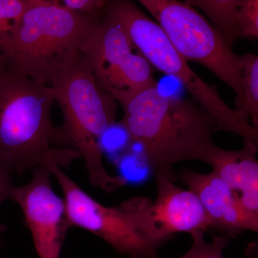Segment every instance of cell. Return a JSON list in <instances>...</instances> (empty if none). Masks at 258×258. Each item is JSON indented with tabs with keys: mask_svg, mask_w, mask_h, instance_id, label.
<instances>
[{
	"mask_svg": "<svg viewBox=\"0 0 258 258\" xmlns=\"http://www.w3.org/2000/svg\"><path fill=\"white\" fill-rule=\"evenodd\" d=\"M53 91L9 68L0 82V161L18 174L55 163L69 166L81 157L62 127L54 125Z\"/></svg>",
	"mask_w": 258,
	"mask_h": 258,
	"instance_id": "6da1fadb",
	"label": "cell"
},
{
	"mask_svg": "<svg viewBox=\"0 0 258 258\" xmlns=\"http://www.w3.org/2000/svg\"><path fill=\"white\" fill-rule=\"evenodd\" d=\"M121 124L133 142L142 147L154 173L171 171L182 161H200L212 144L218 123L193 100L148 88L120 105Z\"/></svg>",
	"mask_w": 258,
	"mask_h": 258,
	"instance_id": "7a4b0ae2",
	"label": "cell"
},
{
	"mask_svg": "<svg viewBox=\"0 0 258 258\" xmlns=\"http://www.w3.org/2000/svg\"><path fill=\"white\" fill-rule=\"evenodd\" d=\"M101 19L66 9L59 1L38 0L0 44L1 54L10 69L48 86L51 76L79 55Z\"/></svg>",
	"mask_w": 258,
	"mask_h": 258,
	"instance_id": "3957f363",
	"label": "cell"
},
{
	"mask_svg": "<svg viewBox=\"0 0 258 258\" xmlns=\"http://www.w3.org/2000/svg\"><path fill=\"white\" fill-rule=\"evenodd\" d=\"M48 86L63 115L64 134L86 162L93 186L112 193L125 180L108 174L99 140L114 124L116 101L101 89L84 56L79 55L51 76Z\"/></svg>",
	"mask_w": 258,
	"mask_h": 258,
	"instance_id": "277c9868",
	"label": "cell"
},
{
	"mask_svg": "<svg viewBox=\"0 0 258 258\" xmlns=\"http://www.w3.org/2000/svg\"><path fill=\"white\" fill-rule=\"evenodd\" d=\"M106 12L121 24L152 68L177 79L193 101L215 117L218 132L235 134L258 146V131L252 126L249 117L241 110L230 108L216 86L205 82L190 68L157 22L128 0L108 1Z\"/></svg>",
	"mask_w": 258,
	"mask_h": 258,
	"instance_id": "5b68a950",
	"label": "cell"
},
{
	"mask_svg": "<svg viewBox=\"0 0 258 258\" xmlns=\"http://www.w3.org/2000/svg\"><path fill=\"white\" fill-rule=\"evenodd\" d=\"M186 61L203 64L235 93L236 109L243 103L242 56L235 54L198 10L176 0H139Z\"/></svg>",
	"mask_w": 258,
	"mask_h": 258,
	"instance_id": "8992f818",
	"label": "cell"
},
{
	"mask_svg": "<svg viewBox=\"0 0 258 258\" xmlns=\"http://www.w3.org/2000/svg\"><path fill=\"white\" fill-rule=\"evenodd\" d=\"M80 52L99 87L120 105L158 86L152 66L106 10Z\"/></svg>",
	"mask_w": 258,
	"mask_h": 258,
	"instance_id": "52a82bcc",
	"label": "cell"
},
{
	"mask_svg": "<svg viewBox=\"0 0 258 258\" xmlns=\"http://www.w3.org/2000/svg\"><path fill=\"white\" fill-rule=\"evenodd\" d=\"M157 197L155 201L134 197L120 204L132 219L140 235L158 251L178 232L213 228L198 197L176 186L171 171L155 173Z\"/></svg>",
	"mask_w": 258,
	"mask_h": 258,
	"instance_id": "ba28073f",
	"label": "cell"
},
{
	"mask_svg": "<svg viewBox=\"0 0 258 258\" xmlns=\"http://www.w3.org/2000/svg\"><path fill=\"white\" fill-rule=\"evenodd\" d=\"M45 167L54 175L64 194L66 218L71 227L89 231L116 252L140 258H158V251L146 242L123 209L108 208L83 191L55 163Z\"/></svg>",
	"mask_w": 258,
	"mask_h": 258,
	"instance_id": "9c48e42d",
	"label": "cell"
},
{
	"mask_svg": "<svg viewBox=\"0 0 258 258\" xmlns=\"http://www.w3.org/2000/svg\"><path fill=\"white\" fill-rule=\"evenodd\" d=\"M50 175L45 166H36L31 181L13 186L10 198L23 210L40 258H60L70 228L64 200L52 189Z\"/></svg>",
	"mask_w": 258,
	"mask_h": 258,
	"instance_id": "30bf717a",
	"label": "cell"
},
{
	"mask_svg": "<svg viewBox=\"0 0 258 258\" xmlns=\"http://www.w3.org/2000/svg\"><path fill=\"white\" fill-rule=\"evenodd\" d=\"M179 176L198 197L211 220L213 229L232 237L243 231L257 232V220L244 211L237 195L213 171L201 174L184 169L180 171Z\"/></svg>",
	"mask_w": 258,
	"mask_h": 258,
	"instance_id": "8fae6325",
	"label": "cell"
},
{
	"mask_svg": "<svg viewBox=\"0 0 258 258\" xmlns=\"http://www.w3.org/2000/svg\"><path fill=\"white\" fill-rule=\"evenodd\" d=\"M257 151L258 146L247 140L237 151L225 150L213 144L200 161L212 166V171L237 195L244 211L258 221Z\"/></svg>",
	"mask_w": 258,
	"mask_h": 258,
	"instance_id": "7c38bea8",
	"label": "cell"
},
{
	"mask_svg": "<svg viewBox=\"0 0 258 258\" xmlns=\"http://www.w3.org/2000/svg\"><path fill=\"white\" fill-rule=\"evenodd\" d=\"M242 0H186L184 3L201 10L229 46L242 39L240 10Z\"/></svg>",
	"mask_w": 258,
	"mask_h": 258,
	"instance_id": "4fadbf2b",
	"label": "cell"
},
{
	"mask_svg": "<svg viewBox=\"0 0 258 258\" xmlns=\"http://www.w3.org/2000/svg\"><path fill=\"white\" fill-rule=\"evenodd\" d=\"M242 88L243 103L241 111L249 117L252 126L258 131V56H242Z\"/></svg>",
	"mask_w": 258,
	"mask_h": 258,
	"instance_id": "5bb4252c",
	"label": "cell"
},
{
	"mask_svg": "<svg viewBox=\"0 0 258 258\" xmlns=\"http://www.w3.org/2000/svg\"><path fill=\"white\" fill-rule=\"evenodd\" d=\"M203 230L194 231L190 233L192 244L186 254L179 258H224L223 250L230 243L227 236L214 235L211 243L205 239ZM159 258V257H158Z\"/></svg>",
	"mask_w": 258,
	"mask_h": 258,
	"instance_id": "9a60e30c",
	"label": "cell"
},
{
	"mask_svg": "<svg viewBox=\"0 0 258 258\" xmlns=\"http://www.w3.org/2000/svg\"><path fill=\"white\" fill-rule=\"evenodd\" d=\"M38 0H0V44L9 37L24 13Z\"/></svg>",
	"mask_w": 258,
	"mask_h": 258,
	"instance_id": "2e32d148",
	"label": "cell"
},
{
	"mask_svg": "<svg viewBox=\"0 0 258 258\" xmlns=\"http://www.w3.org/2000/svg\"><path fill=\"white\" fill-rule=\"evenodd\" d=\"M242 38L254 40L258 37V1L242 0L240 10Z\"/></svg>",
	"mask_w": 258,
	"mask_h": 258,
	"instance_id": "e0dca14e",
	"label": "cell"
},
{
	"mask_svg": "<svg viewBox=\"0 0 258 258\" xmlns=\"http://www.w3.org/2000/svg\"><path fill=\"white\" fill-rule=\"evenodd\" d=\"M60 3L66 9L90 18L101 19L106 11L107 0H63Z\"/></svg>",
	"mask_w": 258,
	"mask_h": 258,
	"instance_id": "ac0fdd59",
	"label": "cell"
},
{
	"mask_svg": "<svg viewBox=\"0 0 258 258\" xmlns=\"http://www.w3.org/2000/svg\"><path fill=\"white\" fill-rule=\"evenodd\" d=\"M11 173L8 166L0 161V205L10 198L12 189L13 188L11 180Z\"/></svg>",
	"mask_w": 258,
	"mask_h": 258,
	"instance_id": "d6986e66",
	"label": "cell"
},
{
	"mask_svg": "<svg viewBox=\"0 0 258 258\" xmlns=\"http://www.w3.org/2000/svg\"><path fill=\"white\" fill-rule=\"evenodd\" d=\"M9 73L8 60L4 55L0 54V82L5 79Z\"/></svg>",
	"mask_w": 258,
	"mask_h": 258,
	"instance_id": "ffe728a7",
	"label": "cell"
},
{
	"mask_svg": "<svg viewBox=\"0 0 258 258\" xmlns=\"http://www.w3.org/2000/svg\"><path fill=\"white\" fill-rule=\"evenodd\" d=\"M129 258H140V257H137V256H135V255H132V256H129Z\"/></svg>",
	"mask_w": 258,
	"mask_h": 258,
	"instance_id": "44dd1931",
	"label": "cell"
}]
</instances>
